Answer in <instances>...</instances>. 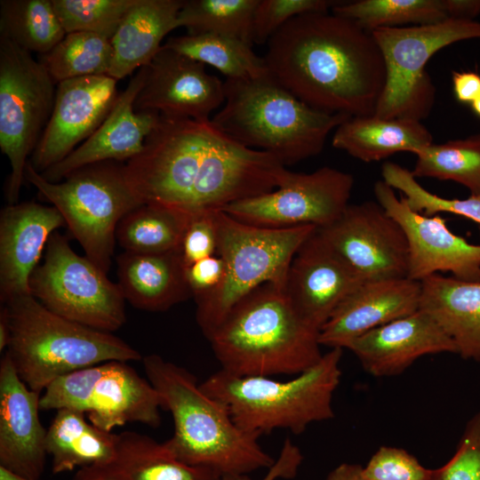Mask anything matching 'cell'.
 Listing matches in <instances>:
<instances>
[{"instance_id": "cell-1", "label": "cell", "mask_w": 480, "mask_h": 480, "mask_svg": "<svg viewBox=\"0 0 480 480\" xmlns=\"http://www.w3.org/2000/svg\"><path fill=\"white\" fill-rule=\"evenodd\" d=\"M270 75L318 111L373 116L386 83L380 48L355 21L329 12L294 17L267 42Z\"/></svg>"}, {"instance_id": "cell-2", "label": "cell", "mask_w": 480, "mask_h": 480, "mask_svg": "<svg viewBox=\"0 0 480 480\" xmlns=\"http://www.w3.org/2000/svg\"><path fill=\"white\" fill-rule=\"evenodd\" d=\"M142 364L162 408L172 416L173 434L164 444L178 460L220 476L248 475L274 464L259 437L240 428L228 406L205 393L194 374L156 354Z\"/></svg>"}, {"instance_id": "cell-3", "label": "cell", "mask_w": 480, "mask_h": 480, "mask_svg": "<svg viewBox=\"0 0 480 480\" xmlns=\"http://www.w3.org/2000/svg\"><path fill=\"white\" fill-rule=\"evenodd\" d=\"M206 338L221 370L241 376L297 375L323 356L319 331L273 284L240 300Z\"/></svg>"}, {"instance_id": "cell-4", "label": "cell", "mask_w": 480, "mask_h": 480, "mask_svg": "<svg viewBox=\"0 0 480 480\" xmlns=\"http://www.w3.org/2000/svg\"><path fill=\"white\" fill-rule=\"evenodd\" d=\"M223 108L211 119L239 144L272 155L284 166L318 155L327 137L350 116L308 106L268 72L226 79Z\"/></svg>"}, {"instance_id": "cell-5", "label": "cell", "mask_w": 480, "mask_h": 480, "mask_svg": "<svg viewBox=\"0 0 480 480\" xmlns=\"http://www.w3.org/2000/svg\"><path fill=\"white\" fill-rule=\"evenodd\" d=\"M2 304L10 323L5 353L21 380L40 394L59 378L83 368L113 360L142 359L122 339L63 317L30 293Z\"/></svg>"}, {"instance_id": "cell-6", "label": "cell", "mask_w": 480, "mask_h": 480, "mask_svg": "<svg viewBox=\"0 0 480 480\" xmlns=\"http://www.w3.org/2000/svg\"><path fill=\"white\" fill-rule=\"evenodd\" d=\"M342 349L331 348L313 366L288 380L241 376L220 370L200 383L224 403L236 425L260 437L275 429L300 434L314 422L331 420L340 384Z\"/></svg>"}, {"instance_id": "cell-7", "label": "cell", "mask_w": 480, "mask_h": 480, "mask_svg": "<svg viewBox=\"0 0 480 480\" xmlns=\"http://www.w3.org/2000/svg\"><path fill=\"white\" fill-rule=\"evenodd\" d=\"M217 255L225 264L222 284L213 292L195 299L196 319L207 337L230 310L258 287L284 288L291 262L316 227L268 228L239 221L222 210L215 212Z\"/></svg>"}, {"instance_id": "cell-8", "label": "cell", "mask_w": 480, "mask_h": 480, "mask_svg": "<svg viewBox=\"0 0 480 480\" xmlns=\"http://www.w3.org/2000/svg\"><path fill=\"white\" fill-rule=\"evenodd\" d=\"M25 180L60 212L85 256L108 273L120 220L143 204L113 161L82 167L63 180L51 182L28 163Z\"/></svg>"}, {"instance_id": "cell-9", "label": "cell", "mask_w": 480, "mask_h": 480, "mask_svg": "<svg viewBox=\"0 0 480 480\" xmlns=\"http://www.w3.org/2000/svg\"><path fill=\"white\" fill-rule=\"evenodd\" d=\"M371 33L386 66V83L373 116L421 121L430 114L436 96L426 70L428 61L452 44L480 38V22L448 18L433 24L380 28Z\"/></svg>"}, {"instance_id": "cell-10", "label": "cell", "mask_w": 480, "mask_h": 480, "mask_svg": "<svg viewBox=\"0 0 480 480\" xmlns=\"http://www.w3.org/2000/svg\"><path fill=\"white\" fill-rule=\"evenodd\" d=\"M28 51L0 36V148L11 165L6 198L16 204L25 169L54 106L56 88Z\"/></svg>"}, {"instance_id": "cell-11", "label": "cell", "mask_w": 480, "mask_h": 480, "mask_svg": "<svg viewBox=\"0 0 480 480\" xmlns=\"http://www.w3.org/2000/svg\"><path fill=\"white\" fill-rule=\"evenodd\" d=\"M29 288L49 310L91 328L112 332L126 321L125 299L118 284L86 256L75 252L58 231L50 236Z\"/></svg>"}, {"instance_id": "cell-12", "label": "cell", "mask_w": 480, "mask_h": 480, "mask_svg": "<svg viewBox=\"0 0 480 480\" xmlns=\"http://www.w3.org/2000/svg\"><path fill=\"white\" fill-rule=\"evenodd\" d=\"M159 394L124 361H108L62 376L40 398L43 411L71 409L108 432L127 423L161 424Z\"/></svg>"}, {"instance_id": "cell-13", "label": "cell", "mask_w": 480, "mask_h": 480, "mask_svg": "<svg viewBox=\"0 0 480 480\" xmlns=\"http://www.w3.org/2000/svg\"><path fill=\"white\" fill-rule=\"evenodd\" d=\"M212 128L211 120L160 116L143 149L124 165L127 182L142 204L188 212Z\"/></svg>"}, {"instance_id": "cell-14", "label": "cell", "mask_w": 480, "mask_h": 480, "mask_svg": "<svg viewBox=\"0 0 480 480\" xmlns=\"http://www.w3.org/2000/svg\"><path fill=\"white\" fill-rule=\"evenodd\" d=\"M353 186L350 173L329 166L310 173L289 171L273 191L230 204L222 211L257 227L322 228L337 220L348 207Z\"/></svg>"}, {"instance_id": "cell-15", "label": "cell", "mask_w": 480, "mask_h": 480, "mask_svg": "<svg viewBox=\"0 0 480 480\" xmlns=\"http://www.w3.org/2000/svg\"><path fill=\"white\" fill-rule=\"evenodd\" d=\"M316 233L364 282L408 277L406 236L378 202L348 204Z\"/></svg>"}, {"instance_id": "cell-16", "label": "cell", "mask_w": 480, "mask_h": 480, "mask_svg": "<svg viewBox=\"0 0 480 480\" xmlns=\"http://www.w3.org/2000/svg\"><path fill=\"white\" fill-rule=\"evenodd\" d=\"M373 191L377 202L406 236L409 278L421 282L439 272H450L460 280L480 281V244L452 233L440 215L427 216L412 210L383 180L375 182Z\"/></svg>"}, {"instance_id": "cell-17", "label": "cell", "mask_w": 480, "mask_h": 480, "mask_svg": "<svg viewBox=\"0 0 480 480\" xmlns=\"http://www.w3.org/2000/svg\"><path fill=\"white\" fill-rule=\"evenodd\" d=\"M116 83L89 76L57 84L52 115L28 160L36 172L62 161L97 130L118 98Z\"/></svg>"}, {"instance_id": "cell-18", "label": "cell", "mask_w": 480, "mask_h": 480, "mask_svg": "<svg viewBox=\"0 0 480 480\" xmlns=\"http://www.w3.org/2000/svg\"><path fill=\"white\" fill-rule=\"evenodd\" d=\"M224 101V82L209 74L204 64L162 46L147 66L134 109L171 118L210 121L211 113Z\"/></svg>"}, {"instance_id": "cell-19", "label": "cell", "mask_w": 480, "mask_h": 480, "mask_svg": "<svg viewBox=\"0 0 480 480\" xmlns=\"http://www.w3.org/2000/svg\"><path fill=\"white\" fill-rule=\"evenodd\" d=\"M363 283L316 229L294 255L284 292L300 317L320 331L339 304Z\"/></svg>"}, {"instance_id": "cell-20", "label": "cell", "mask_w": 480, "mask_h": 480, "mask_svg": "<svg viewBox=\"0 0 480 480\" xmlns=\"http://www.w3.org/2000/svg\"><path fill=\"white\" fill-rule=\"evenodd\" d=\"M146 74L147 66L140 68L97 130L62 161L41 173L46 180L59 182L82 167L108 161L127 162L140 153L161 116L134 109Z\"/></svg>"}, {"instance_id": "cell-21", "label": "cell", "mask_w": 480, "mask_h": 480, "mask_svg": "<svg viewBox=\"0 0 480 480\" xmlns=\"http://www.w3.org/2000/svg\"><path fill=\"white\" fill-rule=\"evenodd\" d=\"M40 398L5 353L0 363V465L33 480L41 477L47 455Z\"/></svg>"}, {"instance_id": "cell-22", "label": "cell", "mask_w": 480, "mask_h": 480, "mask_svg": "<svg viewBox=\"0 0 480 480\" xmlns=\"http://www.w3.org/2000/svg\"><path fill=\"white\" fill-rule=\"evenodd\" d=\"M421 282L409 277L364 282L335 308L319 343L344 348L367 332L420 309Z\"/></svg>"}, {"instance_id": "cell-23", "label": "cell", "mask_w": 480, "mask_h": 480, "mask_svg": "<svg viewBox=\"0 0 480 480\" xmlns=\"http://www.w3.org/2000/svg\"><path fill=\"white\" fill-rule=\"evenodd\" d=\"M347 348L375 377L398 375L423 356L457 354L451 338L421 309L367 332Z\"/></svg>"}, {"instance_id": "cell-24", "label": "cell", "mask_w": 480, "mask_h": 480, "mask_svg": "<svg viewBox=\"0 0 480 480\" xmlns=\"http://www.w3.org/2000/svg\"><path fill=\"white\" fill-rule=\"evenodd\" d=\"M66 224L54 206L8 204L0 213V299L30 293L29 279L50 236Z\"/></svg>"}, {"instance_id": "cell-25", "label": "cell", "mask_w": 480, "mask_h": 480, "mask_svg": "<svg viewBox=\"0 0 480 480\" xmlns=\"http://www.w3.org/2000/svg\"><path fill=\"white\" fill-rule=\"evenodd\" d=\"M116 266L123 295L138 309L163 312L193 297L180 250L156 253L124 251L116 257Z\"/></svg>"}, {"instance_id": "cell-26", "label": "cell", "mask_w": 480, "mask_h": 480, "mask_svg": "<svg viewBox=\"0 0 480 480\" xmlns=\"http://www.w3.org/2000/svg\"><path fill=\"white\" fill-rule=\"evenodd\" d=\"M420 309L451 338L458 355L480 362V281L430 276L421 281Z\"/></svg>"}, {"instance_id": "cell-27", "label": "cell", "mask_w": 480, "mask_h": 480, "mask_svg": "<svg viewBox=\"0 0 480 480\" xmlns=\"http://www.w3.org/2000/svg\"><path fill=\"white\" fill-rule=\"evenodd\" d=\"M183 4L184 0H139L111 38L113 59L108 76L118 81L149 65L164 37L178 28Z\"/></svg>"}, {"instance_id": "cell-28", "label": "cell", "mask_w": 480, "mask_h": 480, "mask_svg": "<svg viewBox=\"0 0 480 480\" xmlns=\"http://www.w3.org/2000/svg\"><path fill=\"white\" fill-rule=\"evenodd\" d=\"M433 143V136L420 121L383 119L375 116L350 117L335 129V148L363 162L385 159L398 152L416 155Z\"/></svg>"}, {"instance_id": "cell-29", "label": "cell", "mask_w": 480, "mask_h": 480, "mask_svg": "<svg viewBox=\"0 0 480 480\" xmlns=\"http://www.w3.org/2000/svg\"><path fill=\"white\" fill-rule=\"evenodd\" d=\"M117 434L105 431L85 420V414L60 409L46 431V452L52 471L60 474L77 467L105 465L114 461Z\"/></svg>"}, {"instance_id": "cell-30", "label": "cell", "mask_w": 480, "mask_h": 480, "mask_svg": "<svg viewBox=\"0 0 480 480\" xmlns=\"http://www.w3.org/2000/svg\"><path fill=\"white\" fill-rule=\"evenodd\" d=\"M123 480H220L217 472L186 464L148 436L124 431L117 434L112 462Z\"/></svg>"}, {"instance_id": "cell-31", "label": "cell", "mask_w": 480, "mask_h": 480, "mask_svg": "<svg viewBox=\"0 0 480 480\" xmlns=\"http://www.w3.org/2000/svg\"><path fill=\"white\" fill-rule=\"evenodd\" d=\"M190 213L160 204H143L118 223L116 239L126 252L156 253L180 250Z\"/></svg>"}, {"instance_id": "cell-32", "label": "cell", "mask_w": 480, "mask_h": 480, "mask_svg": "<svg viewBox=\"0 0 480 480\" xmlns=\"http://www.w3.org/2000/svg\"><path fill=\"white\" fill-rule=\"evenodd\" d=\"M203 64H208L227 79H243L268 71L263 57L245 42L217 34H196L170 37L163 45Z\"/></svg>"}, {"instance_id": "cell-33", "label": "cell", "mask_w": 480, "mask_h": 480, "mask_svg": "<svg viewBox=\"0 0 480 480\" xmlns=\"http://www.w3.org/2000/svg\"><path fill=\"white\" fill-rule=\"evenodd\" d=\"M0 36L28 52L48 53L66 36L52 0H1Z\"/></svg>"}, {"instance_id": "cell-34", "label": "cell", "mask_w": 480, "mask_h": 480, "mask_svg": "<svg viewBox=\"0 0 480 480\" xmlns=\"http://www.w3.org/2000/svg\"><path fill=\"white\" fill-rule=\"evenodd\" d=\"M111 39L91 32L68 33L40 62L55 84L89 76H108L112 64Z\"/></svg>"}, {"instance_id": "cell-35", "label": "cell", "mask_w": 480, "mask_h": 480, "mask_svg": "<svg viewBox=\"0 0 480 480\" xmlns=\"http://www.w3.org/2000/svg\"><path fill=\"white\" fill-rule=\"evenodd\" d=\"M332 13L355 21L371 32L406 24L427 25L448 19L444 0H359L338 3Z\"/></svg>"}, {"instance_id": "cell-36", "label": "cell", "mask_w": 480, "mask_h": 480, "mask_svg": "<svg viewBox=\"0 0 480 480\" xmlns=\"http://www.w3.org/2000/svg\"><path fill=\"white\" fill-rule=\"evenodd\" d=\"M412 175L452 180L480 196V133L422 148L416 154Z\"/></svg>"}, {"instance_id": "cell-37", "label": "cell", "mask_w": 480, "mask_h": 480, "mask_svg": "<svg viewBox=\"0 0 480 480\" xmlns=\"http://www.w3.org/2000/svg\"><path fill=\"white\" fill-rule=\"evenodd\" d=\"M260 0H187L179 12L178 28L190 35L217 34L252 46V22Z\"/></svg>"}, {"instance_id": "cell-38", "label": "cell", "mask_w": 480, "mask_h": 480, "mask_svg": "<svg viewBox=\"0 0 480 480\" xmlns=\"http://www.w3.org/2000/svg\"><path fill=\"white\" fill-rule=\"evenodd\" d=\"M381 175L382 180L398 189L407 205L417 212L427 216L448 212L480 224V196L449 199L432 194L417 181L411 171L392 162L383 164Z\"/></svg>"}, {"instance_id": "cell-39", "label": "cell", "mask_w": 480, "mask_h": 480, "mask_svg": "<svg viewBox=\"0 0 480 480\" xmlns=\"http://www.w3.org/2000/svg\"><path fill=\"white\" fill-rule=\"evenodd\" d=\"M139 0H52L66 34L91 32L112 38Z\"/></svg>"}, {"instance_id": "cell-40", "label": "cell", "mask_w": 480, "mask_h": 480, "mask_svg": "<svg viewBox=\"0 0 480 480\" xmlns=\"http://www.w3.org/2000/svg\"><path fill=\"white\" fill-rule=\"evenodd\" d=\"M339 2L331 0H260L252 22V42L264 44L296 16L328 12Z\"/></svg>"}, {"instance_id": "cell-41", "label": "cell", "mask_w": 480, "mask_h": 480, "mask_svg": "<svg viewBox=\"0 0 480 480\" xmlns=\"http://www.w3.org/2000/svg\"><path fill=\"white\" fill-rule=\"evenodd\" d=\"M432 474L407 451L392 446L380 447L363 467L366 480H430Z\"/></svg>"}, {"instance_id": "cell-42", "label": "cell", "mask_w": 480, "mask_h": 480, "mask_svg": "<svg viewBox=\"0 0 480 480\" xmlns=\"http://www.w3.org/2000/svg\"><path fill=\"white\" fill-rule=\"evenodd\" d=\"M430 480H480V410L468 421L453 456Z\"/></svg>"}, {"instance_id": "cell-43", "label": "cell", "mask_w": 480, "mask_h": 480, "mask_svg": "<svg viewBox=\"0 0 480 480\" xmlns=\"http://www.w3.org/2000/svg\"><path fill=\"white\" fill-rule=\"evenodd\" d=\"M215 212H204L190 215L180 244L185 267L217 253Z\"/></svg>"}, {"instance_id": "cell-44", "label": "cell", "mask_w": 480, "mask_h": 480, "mask_svg": "<svg viewBox=\"0 0 480 480\" xmlns=\"http://www.w3.org/2000/svg\"><path fill=\"white\" fill-rule=\"evenodd\" d=\"M185 276L194 299L201 298L213 292L222 284L225 264L215 254L188 266Z\"/></svg>"}, {"instance_id": "cell-45", "label": "cell", "mask_w": 480, "mask_h": 480, "mask_svg": "<svg viewBox=\"0 0 480 480\" xmlns=\"http://www.w3.org/2000/svg\"><path fill=\"white\" fill-rule=\"evenodd\" d=\"M303 460L302 453L290 439H286L274 464L260 480L291 479L296 476ZM220 480H252L248 475H225Z\"/></svg>"}, {"instance_id": "cell-46", "label": "cell", "mask_w": 480, "mask_h": 480, "mask_svg": "<svg viewBox=\"0 0 480 480\" xmlns=\"http://www.w3.org/2000/svg\"><path fill=\"white\" fill-rule=\"evenodd\" d=\"M452 85L457 100L471 104L480 95V75L472 71H455Z\"/></svg>"}, {"instance_id": "cell-47", "label": "cell", "mask_w": 480, "mask_h": 480, "mask_svg": "<svg viewBox=\"0 0 480 480\" xmlns=\"http://www.w3.org/2000/svg\"><path fill=\"white\" fill-rule=\"evenodd\" d=\"M449 18L475 20L480 14V0H444Z\"/></svg>"}, {"instance_id": "cell-48", "label": "cell", "mask_w": 480, "mask_h": 480, "mask_svg": "<svg viewBox=\"0 0 480 480\" xmlns=\"http://www.w3.org/2000/svg\"><path fill=\"white\" fill-rule=\"evenodd\" d=\"M72 480H123L112 463L80 468Z\"/></svg>"}, {"instance_id": "cell-49", "label": "cell", "mask_w": 480, "mask_h": 480, "mask_svg": "<svg viewBox=\"0 0 480 480\" xmlns=\"http://www.w3.org/2000/svg\"><path fill=\"white\" fill-rule=\"evenodd\" d=\"M324 480H366L363 467L357 464L341 463L333 468Z\"/></svg>"}, {"instance_id": "cell-50", "label": "cell", "mask_w": 480, "mask_h": 480, "mask_svg": "<svg viewBox=\"0 0 480 480\" xmlns=\"http://www.w3.org/2000/svg\"><path fill=\"white\" fill-rule=\"evenodd\" d=\"M10 340V323L6 307L2 304L0 309V351L7 348Z\"/></svg>"}, {"instance_id": "cell-51", "label": "cell", "mask_w": 480, "mask_h": 480, "mask_svg": "<svg viewBox=\"0 0 480 480\" xmlns=\"http://www.w3.org/2000/svg\"><path fill=\"white\" fill-rule=\"evenodd\" d=\"M0 480H33L0 465Z\"/></svg>"}, {"instance_id": "cell-52", "label": "cell", "mask_w": 480, "mask_h": 480, "mask_svg": "<svg viewBox=\"0 0 480 480\" xmlns=\"http://www.w3.org/2000/svg\"><path fill=\"white\" fill-rule=\"evenodd\" d=\"M474 113L480 117V95L470 104Z\"/></svg>"}]
</instances>
